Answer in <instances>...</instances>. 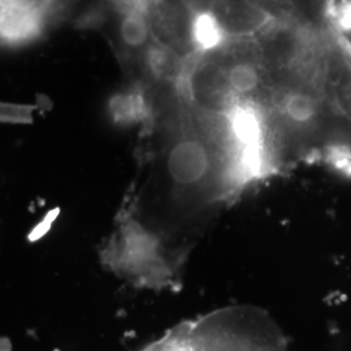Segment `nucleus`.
Instances as JSON below:
<instances>
[{
  "instance_id": "nucleus-2",
  "label": "nucleus",
  "mask_w": 351,
  "mask_h": 351,
  "mask_svg": "<svg viewBox=\"0 0 351 351\" xmlns=\"http://www.w3.org/2000/svg\"><path fill=\"white\" fill-rule=\"evenodd\" d=\"M249 10L276 24L303 26L310 29H330L336 26L330 0H243Z\"/></svg>"
},
{
  "instance_id": "nucleus-6",
  "label": "nucleus",
  "mask_w": 351,
  "mask_h": 351,
  "mask_svg": "<svg viewBox=\"0 0 351 351\" xmlns=\"http://www.w3.org/2000/svg\"><path fill=\"white\" fill-rule=\"evenodd\" d=\"M147 1H150V3L155 4V5H162V4L167 3V1H169V0H147Z\"/></svg>"
},
{
  "instance_id": "nucleus-5",
  "label": "nucleus",
  "mask_w": 351,
  "mask_h": 351,
  "mask_svg": "<svg viewBox=\"0 0 351 351\" xmlns=\"http://www.w3.org/2000/svg\"><path fill=\"white\" fill-rule=\"evenodd\" d=\"M150 26L138 12H129L120 19L119 37L123 46L129 50H141L150 40Z\"/></svg>"
},
{
  "instance_id": "nucleus-1",
  "label": "nucleus",
  "mask_w": 351,
  "mask_h": 351,
  "mask_svg": "<svg viewBox=\"0 0 351 351\" xmlns=\"http://www.w3.org/2000/svg\"><path fill=\"white\" fill-rule=\"evenodd\" d=\"M190 351H287L276 323L262 310L239 306L188 323Z\"/></svg>"
},
{
  "instance_id": "nucleus-3",
  "label": "nucleus",
  "mask_w": 351,
  "mask_h": 351,
  "mask_svg": "<svg viewBox=\"0 0 351 351\" xmlns=\"http://www.w3.org/2000/svg\"><path fill=\"white\" fill-rule=\"evenodd\" d=\"M330 82L339 112L351 134V46L348 40H341L333 47Z\"/></svg>"
},
{
  "instance_id": "nucleus-4",
  "label": "nucleus",
  "mask_w": 351,
  "mask_h": 351,
  "mask_svg": "<svg viewBox=\"0 0 351 351\" xmlns=\"http://www.w3.org/2000/svg\"><path fill=\"white\" fill-rule=\"evenodd\" d=\"M228 30L213 11L198 12L191 21V38L198 49L211 51L226 42Z\"/></svg>"
}]
</instances>
